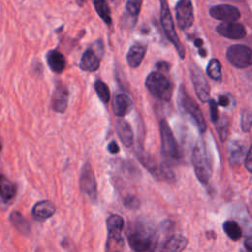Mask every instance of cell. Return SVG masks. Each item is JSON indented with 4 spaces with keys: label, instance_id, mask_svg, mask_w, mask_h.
Masks as SVG:
<instances>
[{
    "label": "cell",
    "instance_id": "cell-1",
    "mask_svg": "<svg viewBox=\"0 0 252 252\" xmlns=\"http://www.w3.org/2000/svg\"><path fill=\"white\" fill-rule=\"evenodd\" d=\"M127 239L134 252H155L158 244L154 227L145 220L129 223Z\"/></svg>",
    "mask_w": 252,
    "mask_h": 252
},
{
    "label": "cell",
    "instance_id": "cell-2",
    "mask_svg": "<svg viewBox=\"0 0 252 252\" xmlns=\"http://www.w3.org/2000/svg\"><path fill=\"white\" fill-rule=\"evenodd\" d=\"M192 163L195 174L203 184L208 183L212 175V159L203 140H199L192 152Z\"/></svg>",
    "mask_w": 252,
    "mask_h": 252
},
{
    "label": "cell",
    "instance_id": "cell-3",
    "mask_svg": "<svg viewBox=\"0 0 252 252\" xmlns=\"http://www.w3.org/2000/svg\"><path fill=\"white\" fill-rule=\"evenodd\" d=\"M124 220L119 215H110L106 220L107 240L106 252H122L124 248V240L121 236Z\"/></svg>",
    "mask_w": 252,
    "mask_h": 252
},
{
    "label": "cell",
    "instance_id": "cell-4",
    "mask_svg": "<svg viewBox=\"0 0 252 252\" xmlns=\"http://www.w3.org/2000/svg\"><path fill=\"white\" fill-rule=\"evenodd\" d=\"M145 85L149 92L157 98L169 100L172 95V86L169 80L159 72H152L148 75Z\"/></svg>",
    "mask_w": 252,
    "mask_h": 252
},
{
    "label": "cell",
    "instance_id": "cell-5",
    "mask_svg": "<svg viewBox=\"0 0 252 252\" xmlns=\"http://www.w3.org/2000/svg\"><path fill=\"white\" fill-rule=\"evenodd\" d=\"M159 2H160V22H161V26H162L163 32L165 33V36L175 46L179 56L181 58H184L185 50H184V47H183V45H182L181 41L179 40L178 35L176 33L174 24H173V20H172V16H171L167 1L166 0H159Z\"/></svg>",
    "mask_w": 252,
    "mask_h": 252
},
{
    "label": "cell",
    "instance_id": "cell-6",
    "mask_svg": "<svg viewBox=\"0 0 252 252\" xmlns=\"http://www.w3.org/2000/svg\"><path fill=\"white\" fill-rule=\"evenodd\" d=\"M178 105L180 110L190 115V117L194 120L196 123L199 131L201 133H204L206 131L207 125L205 118L203 116V113L199 107V105L186 94L183 87H180L179 93H178Z\"/></svg>",
    "mask_w": 252,
    "mask_h": 252
},
{
    "label": "cell",
    "instance_id": "cell-7",
    "mask_svg": "<svg viewBox=\"0 0 252 252\" xmlns=\"http://www.w3.org/2000/svg\"><path fill=\"white\" fill-rule=\"evenodd\" d=\"M159 133L162 155L171 161L178 160L180 157L178 146L169 125L164 119L159 122Z\"/></svg>",
    "mask_w": 252,
    "mask_h": 252
},
{
    "label": "cell",
    "instance_id": "cell-8",
    "mask_svg": "<svg viewBox=\"0 0 252 252\" xmlns=\"http://www.w3.org/2000/svg\"><path fill=\"white\" fill-rule=\"evenodd\" d=\"M226 58L236 68H247L252 64V49L246 45H231L226 50Z\"/></svg>",
    "mask_w": 252,
    "mask_h": 252
},
{
    "label": "cell",
    "instance_id": "cell-9",
    "mask_svg": "<svg viewBox=\"0 0 252 252\" xmlns=\"http://www.w3.org/2000/svg\"><path fill=\"white\" fill-rule=\"evenodd\" d=\"M80 188L92 201H95L97 197L96 181L93 167L90 162H86L83 165L80 175Z\"/></svg>",
    "mask_w": 252,
    "mask_h": 252
},
{
    "label": "cell",
    "instance_id": "cell-10",
    "mask_svg": "<svg viewBox=\"0 0 252 252\" xmlns=\"http://www.w3.org/2000/svg\"><path fill=\"white\" fill-rule=\"evenodd\" d=\"M190 73L197 96L201 101H207L210 98V86L203 71L198 66L193 65L190 68Z\"/></svg>",
    "mask_w": 252,
    "mask_h": 252
},
{
    "label": "cell",
    "instance_id": "cell-11",
    "mask_svg": "<svg viewBox=\"0 0 252 252\" xmlns=\"http://www.w3.org/2000/svg\"><path fill=\"white\" fill-rule=\"evenodd\" d=\"M175 16L180 29L185 30L190 28L194 22L191 0H179L175 6Z\"/></svg>",
    "mask_w": 252,
    "mask_h": 252
},
{
    "label": "cell",
    "instance_id": "cell-12",
    "mask_svg": "<svg viewBox=\"0 0 252 252\" xmlns=\"http://www.w3.org/2000/svg\"><path fill=\"white\" fill-rule=\"evenodd\" d=\"M187 245V238L181 234H173L157 244L155 252H181Z\"/></svg>",
    "mask_w": 252,
    "mask_h": 252
},
{
    "label": "cell",
    "instance_id": "cell-13",
    "mask_svg": "<svg viewBox=\"0 0 252 252\" xmlns=\"http://www.w3.org/2000/svg\"><path fill=\"white\" fill-rule=\"evenodd\" d=\"M210 15L223 23L236 22L240 18L239 10L231 5H216L210 9Z\"/></svg>",
    "mask_w": 252,
    "mask_h": 252
},
{
    "label": "cell",
    "instance_id": "cell-14",
    "mask_svg": "<svg viewBox=\"0 0 252 252\" xmlns=\"http://www.w3.org/2000/svg\"><path fill=\"white\" fill-rule=\"evenodd\" d=\"M217 32L219 34L230 39H240L246 34L244 26L237 22L221 23L217 27Z\"/></svg>",
    "mask_w": 252,
    "mask_h": 252
},
{
    "label": "cell",
    "instance_id": "cell-15",
    "mask_svg": "<svg viewBox=\"0 0 252 252\" xmlns=\"http://www.w3.org/2000/svg\"><path fill=\"white\" fill-rule=\"evenodd\" d=\"M68 105V90L62 84H57L51 97V107L54 111L63 113Z\"/></svg>",
    "mask_w": 252,
    "mask_h": 252
},
{
    "label": "cell",
    "instance_id": "cell-16",
    "mask_svg": "<svg viewBox=\"0 0 252 252\" xmlns=\"http://www.w3.org/2000/svg\"><path fill=\"white\" fill-rule=\"evenodd\" d=\"M132 107V100L125 93H118L114 95L112 101V110L116 116L122 117L126 115Z\"/></svg>",
    "mask_w": 252,
    "mask_h": 252
},
{
    "label": "cell",
    "instance_id": "cell-17",
    "mask_svg": "<svg viewBox=\"0 0 252 252\" xmlns=\"http://www.w3.org/2000/svg\"><path fill=\"white\" fill-rule=\"evenodd\" d=\"M100 58L93 48H88L82 55L80 60V68L86 72H94L98 69Z\"/></svg>",
    "mask_w": 252,
    "mask_h": 252
},
{
    "label": "cell",
    "instance_id": "cell-18",
    "mask_svg": "<svg viewBox=\"0 0 252 252\" xmlns=\"http://www.w3.org/2000/svg\"><path fill=\"white\" fill-rule=\"evenodd\" d=\"M147 46L143 43H135L133 44L126 55V60L128 65L131 68H137L142 63L145 54H146Z\"/></svg>",
    "mask_w": 252,
    "mask_h": 252
},
{
    "label": "cell",
    "instance_id": "cell-19",
    "mask_svg": "<svg viewBox=\"0 0 252 252\" xmlns=\"http://www.w3.org/2000/svg\"><path fill=\"white\" fill-rule=\"evenodd\" d=\"M55 205L48 200H43L37 202L33 208H32V216L38 220H44L51 216L54 215L55 213Z\"/></svg>",
    "mask_w": 252,
    "mask_h": 252
},
{
    "label": "cell",
    "instance_id": "cell-20",
    "mask_svg": "<svg viewBox=\"0 0 252 252\" xmlns=\"http://www.w3.org/2000/svg\"><path fill=\"white\" fill-rule=\"evenodd\" d=\"M46 62L51 71L56 74H60L66 67L65 56L58 50H49L46 54Z\"/></svg>",
    "mask_w": 252,
    "mask_h": 252
},
{
    "label": "cell",
    "instance_id": "cell-21",
    "mask_svg": "<svg viewBox=\"0 0 252 252\" xmlns=\"http://www.w3.org/2000/svg\"><path fill=\"white\" fill-rule=\"evenodd\" d=\"M116 132L118 137L120 138L122 144L125 147H131L133 144V131L131 129V126L129 125L128 122L124 120H118L115 125Z\"/></svg>",
    "mask_w": 252,
    "mask_h": 252
},
{
    "label": "cell",
    "instance_id": "cell-22",
    "mask_svg": "<svg viewBox=\"0 0 252 252\" xmlns=\"http://www.w3.org/2000/svg\"><path fill=\"white\" fill-rule=\"evenodd\" d=\"M17 193L16 185L5 175L0 173V197L4 200H11Z\"/></svg>",
    "mask_w": 252,
    "mask_h": 252
},
{
    "label": "cell",
    "instance_id": "cell-23",
    "mask_svg": "<svg viewBox=\"0 0 252 252\" xmlns=\"http://www.w3.org/2000/svg\"><path fill=\"white\" fill-rule=\"evenodd\" d=\"M229 151V159L231 163L238 164L242 161L244 156V147L241 143L237 141H232L228 147Z\"/></svg>",
    "mask_w": 252,
    "mask_h": 252
},
{
    "label": "cell",
    "instance_id": "cell-24",
    "mask_svg": "<svg viewBox=\"0 0 252 252\" xmlns=\"http://www.w3.org/2000/svg\"><path fill=\"white\" fill-rule=\"evenodd\" d=\"M94 7L103 22L107 25H111V14L106 0H94Z\"/></svg>",
    "mask_w": 252,
    "mask_h": 252
},
{
    "label": "cell",
    "instance_id": "cell-25",
    "mask_svg": "<svg viewBox=\"0 0 252 252\" xmlns=\"http://www.w3.org/2000/svg\"><path fill=\"white\" fill-rule=\"evenodd\" d=\"M10 220L12 224L23 234H28L30 230V225L27 220L19 212H13L10 215Z\"/></svg>",
    "mask_w": 252,
    "mask_h": 252
},
{
    "label": "cell",
    "instance_id": "cell-26",
    "mask_svg": "<svg viewBox=\"0 0 252 252\" xmlns=\"http://www.w3.org/2000/svg\"><path fill=\"white\" fill-rule=\"evenodd\" d=\"M223 230L225 234L232 240H237L241 237L242 231L239 225L233 220H226L223 223Z\"/></svg>",
    "mask_w": 252,
    "mask_h": 252
},
{
    "label": "cell",
    "instance_id": "cell-27",
    "mask_svg": "<svg viewBox=\"0 0 252 252\" xmlns=\"http://www.w3.org/2000/svg\"><path fill=\"white\" fill-rule=\"evenodd\" d=\"M94 90H95V93H96L98 98L103 103H107L109 101L110 91H109L108 86L104 82H102L101 80H97L94 83Z\"/></svg>",
    "mask_w": 252,
    "mask_h": 252
},
{
    "label": "cell",
    "instance_id": "cell-28",
    "mask_svg": "<svg viewBox=\"0 0 252 252\" xmlns=\"http://www.w3.org/2000/svg\"><path fill=\"white\" fill-rule=\"evenodd\" d=\"M142 3L143 0H127L126 5H125V11L128 14L132 20L136 21V18L139 16L141 8H142Z\"/></svg>",
    "mask_w": 252,
    "mask_h": 252
},
{
    "label": "cell",
    "instance_id": "cell-29",
    "mask_svg": "<svg viewBox=\"0 0 252 252\" xmlns=\"http://www.w3.org/2000/svg\"><path fill=\"white\" fill-rule=\"evenodd\" d=\"M207 74L216 81L221 79V65L218 59H212L207 66Z\"/></svg>",
    "mask_w": 252,
    "mask_h": 252
},
{
    "label": "cell",
    "instance_id": "cell-30",
    "mask_svg": "<svg viewBox=\"0 0 252 252\" xmlns=\"http://www.w3.org/2000/svg\"><path fill=\"white\" fill-rule=\"evenodd\" d=\"M215 123L220 140L224 142L228 135V119L225 116H222L220 118H218V120Z\"/></svg>",
    "mask_w": 252,
    "mask_h": 252
},
{
    "label": "cell",
    "instance_id": "cell-31",
    "mask_svg": "<svg viewBox=\"0 0 252 252\" xmlns=\"http://www.w3.org/2000/svg\"><path fill=\"white\" fill-rule=\"evenodd\" d=\"M252 127V112L246 110L241 117V128L244 132H249Z\"/></svg>",
    "mask_w": 252,
    "mask_h": 252
},
{
    "label": "cell",
    "instance_id": "cell-32",
    "mask_svg": "<svg viewBox=\"0 0 252 252\" xmlns=\"http://www.w3.org/2000/svg\"><path fill=\"white\" fill-rule=\"evenodd\" d=\"M123 203H124V206L129 209H137L140 205L139 199L135 196H127L126 198H124Z\"/></svg>",
    "mask_w": 252,
    "mask_h": 252
},
{
    "label": "cell",
    "instance_id": "cell-33",
    "mask_svg": "<svg viewBox=\"0 0 252 252\" xmlns=\"http://www.w3.org/2000/svg\"><path fill=\"white\" fill-rule=\"evenodd\" d=\"M210 111H211V119L216 122L218 120V108L217 103L214 99H210Z\"/></svg>",
    "mask_w": 252,
    "mask_h": 252
},
{
    "label": "cell",
    "instance_id": "cell-34",
    "mask_svg": "<svg viewBox=\"0 0 252 252\" xmlns=\"http://www.w3.org/2000/svg\"><path fill=\"white\" fill-rule=\"evenodd\" d=\"M245 167L249 172H252V145L250 147V149L247 152L246 158H245Z\"/></svg>",
    "mask_w": 252,
    "mask_h": 252
},
{
    "label": "cell",
    "instance_id": "cell-35",
    "mask_svg": "<svg viewBox=\"0 0 252 252\" xmlns=\"http://www.w3.org/2000/svg\"><path fill=\"white\" fill-rule=\"evenodd\" d=\"M156 67L158 68V70H159L160 72H168L170 65L168 62L166 61H158L156 64Z\"/></svg>",
    "mask_w": 252,
    "mask_h": 252
},
{
    "label": "cell",
    "instance_id": "cell-36",
    "mask_svg": "<svg viewBox=\"0 0 252 252\" xmlns=\"http://www.w3.org/2000/svg\"><path fill=\"white\" fill-rule=\"evenodd\" d=\"M107 151L110 154H117L119 152V147L117 145V143L115 141H111L108 145H107Z\"/></svg>",
    "mask_w": 252,
    "mask_h": 252
},
{
    "label": "cell",
    "instance_id": "cell-37",
    "mask_svg": "<svg viewBox=\"0 0 252 252\" xmlns=\"http://www.w3.org/2000/svg\"><path fill=\"white\" fill-rule=\"evenodd\" d=\"M244 247L247 252H252V236H247L245 238Z\"/></svg>",
    "mask_w": 252,
    "mask_h": 252
},
{
    "label": "cell",
    "instance_id": "cell-38",
    "mask_svg": "<svg viewBox=\"0 0 252 252\" xmlns=\"http://www.w3.org/2000/svg\"><path fill=\"white\" fill-rule=\"evenodd\" d=\"M219 103L221 105V106H227L228 105V103H229V99H228V97L227 96H225V95H220V97H219Z\"/></svg>",
    "mask_w": 252,
    "mask_h": 252
},
{
    "label": "cell",
    "instance_id": "cell-39",
    "mask_svg": "<svg viewBox=\"0 0 252 252\" xmlns=\"http://www.w3.org/2000/svg\"><path fill=\"white\" fill-rule=\"evenodd\" d=\"M202 44H203V40H202V39L197 38V39L195 40V45H196V46L200 47V46H202Z\"/></svg>",
    "mask_w": 252,
    "mask_h": 252
},
{
    "label": "cell",
    "instance_id": "cell-40",
    "mask_svg": "<svg viewBox=\"0 0 252 252\" xmlns=\"http://www.w3.org/2000/svg\"><path fill=\"white\" fill-rule=\"evenodd\" d=\"M200 54L202 55V56H206V50H204V49H200Z\"/></svg>",
    "mask_w": 252,
    "mask_h": 252
},
{
    "label": "cell",
    "instance_id": "cell-41",
    "mask_svg": "<svg viewBox=\"0 0 252 252\" xmlns=\"http://www.w3.org/2000/svg\"><path fill=\"white\" fill-rule=\"evenodd\" d=\"M78 3H79V5H82V3L85 1V0H76Z\"/></svg>",
    "mask_w": 252,
    "mask_h": 252
},
{
    "label": "cell",
    "instance_id": "cell-42",
    "mask_svg": "<svg viewBox=\"0 0 252 252\" xmlns=\"http://www.w3.org/2000/svg\"><path fill=\"white\" fill-rule=\"evenodd\" d=\"M1 150H2V143H1V141H0V152H1Z\"/></svg>",
    "mask_w": 252,
    "mask_h": 252
},
{
    "label": "cell",
    "instance_id": "cell-43",
    "mask_svg": "<svg viewBox=\"0 0 252 252\" xmlns=\"http://www.w3.org/2000/svg\"><path fill=\"white\" fill-rule=\"evenodd\" d=\"M240 252H245V251H243V250H240Z\"/></svg>",
    "mask_w": 252,
    "mask_h": 252
}]
</instances>
